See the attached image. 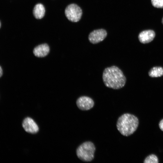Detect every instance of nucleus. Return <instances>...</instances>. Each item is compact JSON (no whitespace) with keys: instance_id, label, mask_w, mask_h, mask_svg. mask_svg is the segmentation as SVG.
I'll return each mask as SVG.
<instances>
[{"instance_id":"nucleus-1","label":"nucleus","mask_w":163,"mask_h":163,"mask_svg":"<svg viewBox=\"0 0 163 163\" xmlns=\"http://www.w3.org/2000/svg\"><path fill=\"white\" fill-rule=\"evenodd\" d=\"M102 79L105 85L113 89H119L125 85L126 78L117 66H113L105 68L103 72Z\"/></svg>"},{"instance_id":"nucleus-2","label":"nucleus","mask_w":163,"mask_h":163,"mask_svg":"<svg viewBox=\"0 0 163 163\" xmlns=\"http://www.w3.org/2000/svg\"><path fill=\"white\" fill-rule=\"evenodd\" d=\"M139 123L138 118L129 113H124L118 119L116 126L117 130L123 135L129 136L137 129Z\"/></svg>"},{"instance_id":"nucleus-3","label":"nucleus","mask_w":163,"mask_h":163,"mask_svg":"<svg viewBox=\"0 0 163 163\" xmlns=\"http://www.w3.org/2000/svg\"><path fill=\"white\" fill-rule=\"evenodd\" d=\"M96 148L91 142H85L80 145L77 148L76 154L77 157L84 162H90L94 158Z\"/></svg>"},{"instance_id":"nucleus-4","label":"nucleus","mask_w":163,"mask_h":163,"mask_svg":"<svg viewBox=\"0 0 163 163\" xmlns=\"http://www.w3.org/2000/svg\"><path fill=\"white\" fill-rule=\"evenodd\" d=\"M65 14L67 18L72 22H77L81 18L82 11L81 8L76 4H72L66 8Z\"/></svg>"},{"instance_id":"nucleus-5","label":"nucleus","mask_w":163,"mask_h":163,"mask_svg":"<svg viewBox=\"0 0 163 163\" xmlns=\"http://www.w3.org/2000/svg\"><path fill=\"white\" fill-rule=\"evenodd\" d=\"M78 107L82 110H88L92 108L94 104V102L91 97L85 96L79 97L76 101Z\"/></svg>"},{"instance_id":"nucleus-6","label":"nucleus","mask_w":163,"mask_h":163,"mask_svg":"<svg viewBox=\"0 0 163 163\" xmlns=\"http://www.w3.org/2000/svg\"><path fill=\"white\" fill-rule=\"evenodd\" d=\"M106 30L104 29L95 30L89 35L88 39L92 44H95L103 41L107 36Z\"/></svg>"},{"instance_id":"nucleus-7","label":"nucleus","mask_w":163,"mask_h":163,"mask_svg":"<svg viewBox=\"0 0 163 163\" xmlns=\"http://www.w3.org/2000/svg\"><path fill=\"white\" fill-rule=\"evenodd\" d=\"M22 126L25 130L29 133H35L39 130V127L35 122L31 118H25L22 123Z\"/></svg>"},{"instance_id":"nucleus-8","label":"nucleus","mask_w":163,"mask_h":163,"mask_svg":"<svg viewBox=\"0 0 163 163\" xmlns=\"http://www.w3.org/2000/svg\"><path fill=\"white\" fill-rule=\"evenodd\" d=\"M155 36V34L152 30L143 31L139 35L138 38L140 42L142 43H146L152 41Z\"/></svg>"},{"instance_id":"nucleus-9","label":"nucleus","mask_w":163,"mask_h":163,"mask_svg":"<svg viewBox=\"0 0 163 163\" xmlns=\"http://www.w3.org/2000/svg\"><path fill=\"white\" fill-rule=\"evenodd\" d=\"M49 46L46 43L38 45L34 49L33 52L34 55L38 57H43L46 56L50 52Z\"/></svg>"},{"instance_id":"nucleus-10","label":"nucleus","mask_w":163,"mask_h":163,"mask_svg":"<svg viewBox=\"0 0 163 163\" xmlns=\"http://www.w3.org/2000/svg\"><path fill=\"white\" fill-rule=\"evenodd\" d=\"M45 13V9L42 4L39 3L35 6L33 10V14L36 18H42L44 17Z\"/></svg>"},{"instance_id":"nucleus-11","label":"nucleus","mask_w":163,"mask_h":163,"mask_svg":"<svg viewBox=\"0 0 163 163\" xmlns=\"http://www.w3.org/2000/svg\"><path fill=\"white\" fill-rule=\"evenodd\" d=\"M149 75L152 77H158L163 75V68L161 67H155L149 72Z\"/></svg>"},{"instance_id":"nucleus-12","label":"nucleus","mask_w":163,"mask_h":163,"mask_svg":"<svg viewBox=\"0 0 163 163\" xmlns=\"http://www.w3.org/2000/svg\"><path fill=\"white\" fill-rule=\"evenodd\" d=\"M144 163H158V160L157 157L154 154H151L148 156L145 159Z\"/></svg>"},{"instance_id":"nucleus-13","label":"nucleus","mask_w":163,"mask_h":163,"mask_svg":"<svg viewBox=\"0 0 163 163\" xmlns=\"http://www.w3.org/2000/svg\"><path fill=\"white\" fill-rule=\"evenodd\" d=\"M151 2L155 7L163 8V0H151Z\"/></svg>"},{"instance_id":"nucleus-14","label":"nucleus","mask_w":163,"mask_h":163,"mask_svg":"<svg viewBox=\"0 0 163 163\" xmlns=\"http://www.w3.org/2000/svg\"><path fill=\"white\" fill-rule=\"evenodd\" d=\"M159 126L160 129L163 131V119L160 122Z\"/></svg>"},{"instance_id":"nucleus-15","label":"nucleus","mask_w":163,"mask_h":163,"mask_svg":"<svg viewBox=\"0 0 163 163\" xmlns=\"http://www.w3.org/2000/svg\"><path fill=\"white\" fill-rule=\"evenodd\" d=\"M3 71L1 66H0V77H1L2 75Z\"/></svg>"},{"instance_id":"nucleus-16","label":"nucleus","mask_w":163,"mask_h":163,"mask_svg":"<svg viewBox=\"0 0 163 163\" xmlns=\"http://www.w3.org/2000/svg\"><path fill=\"white\" fill-rule=\"evenodd\" d=\"M162 24H163V18H162Z\"/></svg>"},{"instance_id":"nucleus-17","label":"nucleus","mask_w":163,"mask_h":163,"mask_svg":"<svg viewBox=\"0 0 163 163\" xmlns=\"http://www.w3.org/2000/svg\"><path fill=\"white\" fill-rule=\"evenodd\" d=\"M1 27V23L0 22V27Z\"/></svg>"}]
</instances>
